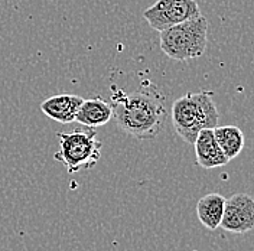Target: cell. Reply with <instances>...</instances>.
<instances>
[{"label": "cell", "instance_id": "8fae6325", "mask_svg": "<svg viewBox=\"0 0 254 251\" xmlns=\"http://www.w3.org/2000/svg\"><path fill=\"white\" fill-rule=\"evenodd\" d=\"M215 140L218 141L224 155L228 157V160L237 157L241 150L244 149V134L240 127L236 126H217L212 128Z\"/></svg>", "mask_w": 254, "mask_h": 251}, {"label": "cell", "instance_id": "277c9868", "mask_svg": "<svg viewBox=\"0 0 254 251\" xmlns=\"http://www.w3.org/2000/svg\"><path fill=\"white\" fill-rule=\"evenodd\" d=\"M60 150L54 159L65 165L69 173L81 169H91L101 157L103 143L97 139L94 128L72 130L71 133H58Z\"/></svg>", "mask_w": 254, "mask_h": 251}, {"label": "cell", "instance_id": "52a82bcc", "mask_svg": "<svg viewBox=\"0 0 254 251\" xmlns=\"http://www.w3.org/2000/svg\"><path fill=\"white\" fill-rule=\"evenodd\" d=\"M196 163L204 169H215L227 165L230 160L224 155L218 141L215 140L212 128H205L199 131L198 137L193 141Z\"/></svg>", "mask_w": 254, "mask_h": 251}, {"label": "cell", "instance_id": "5b68a950", "mask_svg": "<svg viewBox=\"0 0 254 251\" xmlns=\"http://www.w3.org/2000/svg\"><path fill=\"white\" fill-rule=\"evenodd\" d=\"M202 15L196 0H158L143 12V17L155 31L162 32L192 17Z\"/></svg>", "mask_w": 254, "mask_h": 251}, {"label": "cell", "instance_id": "8992f818", "mask_svg": "<svg viewBox=\"0 0 254 251\" xmlns=\"http://www.w3.org/2000/svg\"><path fill=\"white\" fill-rule=\"evenodd\" d=\"M222 230L233 234H246L254 228V199L247 193H236L225 201Z\"/></svg>", "mask_w": 254, "mask_h": 251}, {"label": "cell", "instance_id": "9c48e42d", "mask_svg": "<svg viewBox=\"0 0 254 251\" xmlns=\"http://www.w3.org/2000/svg\"><path fill=\"white\" fill-rule=\"evenodd\" d=\"M111 119H113L111 104L100 97L82 100L75 116V122H78L79 125L85 126L88 128H97V127L107 125Z\"/></svg>", "mask_w": 254, "mask_h": 251}, {"label": "cell", "instance_id": "30bf717a", "mask_svg": "<svg viewBox=\"0 0 254 251\" xmlns=\"http://www.w3.org/2000/svg\"><path fill=\"white\" fill-rule=\"evenodd\" d=\"M225 201L227 198H224L220 193H208L198 201L196 215L205 228L217 230L220 227L224 215Z\"/></svg>", "mask_w": 254, "mask_h": 251}, {"label": "cell", "instance_id": "7a4b0ae2", "mask_svg": "<svg viewBox=\"0 0 254 251\" xmlns=\"http://www.w3.org/2000/svg\"><path fill=\"white\" fill-rule=\"evenodd\" d=\"M171 119L176 134L184 141L193 144L199 131L218 126L220 113L214 93L204 90L176 98L171 109Z\"/></svg>", "mask_w": 254, "mask_h": 251}, {"label": "cell", "instance_id": "6da1fadb", "mask_svg": "<svg viewBox=\"0 0 254 251\" xmlns=\"http://www.w3.org/2000/svg\"><path fill=\"white\" fill-rule=\"evenodd\" d=\"M111 107L117 126L137 140H152L159 136L168 117L165 97L155 88L130 94L119 90L111 97Z\"/></svg>", "mask_w": 254, "mask_h": 251}, {"label": "cell", "instance_id": "ba28073f", "mask_svg": "<svg viewBox=\"0 0 254 251\" xmlns=\"http://www.w3.org/2000/svg\"><path fill=\"white\" fill-rule=\"evenodd\" d=\"M82 98L74 94H57L42 101L41 110L48 119L55 120L61 125H69L75 122V116Z\"/></svg>", "mask_w": 254, "mask_h": 251}, {"label": "cell", "instance_id": "3957f363", "mask_svg": "<svg viewBox=\"0 0 254 251\" xmlns=\"http://www.w3.org/2000/svg\"><path fill=\"white\" fill-rule=\"evenodd\" d=\"M208 47V20L204 15L192 17L160 32V49L171 60L184 63L199 58Z\"/></svg>", "mask_w": 254, "mask_h": 251}]
</instances>
